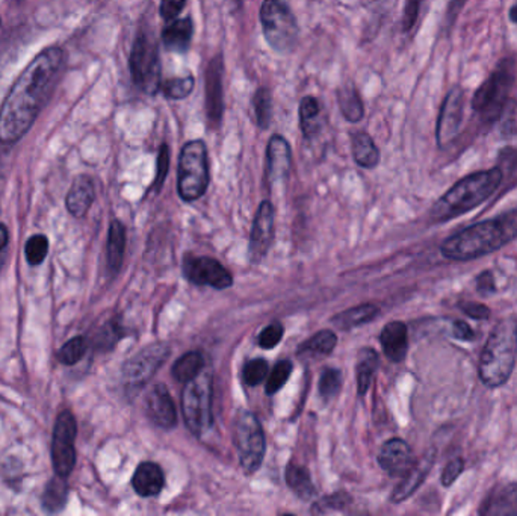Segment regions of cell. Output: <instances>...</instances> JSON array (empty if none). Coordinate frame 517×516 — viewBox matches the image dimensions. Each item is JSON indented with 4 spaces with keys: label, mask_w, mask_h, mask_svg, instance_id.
<instances>
[{
    "label": "cell",
    "mask_w": 517,
    "mask_h": 516,
    "mask_svg": "<svg viewBox=\"0 0 517 516\" xmlns=\"http://www.w3.org/2000/svg\"><path fill=\"white\" fill-rule=\"evenodd\" d=\"M66 64L61 47H47L29 62L0 107V142L14 144L29 132L51 101Z\"/></svg>",
    "instance_id": "6da1fadb"
},
{
    "label": "cell",
    "mask_w": 517,
    "mask_h": 516,
    "mask_svg": "<svg viewBox=\"0 0 517 516\" xmlns=\"http://www.w3.org/2000/svg\"><path fill=\"white\" fill-rule=\"evenodd\" d=\"M517 238V211L467 226L443 241L440 252L449 261H473L493 254Z\"/></svg>",
    "instance_id": "7a4b0ae2"
},
{
    "label": "cell",
    "mask_w": 517,
    "mask_h": 516,
    "mask_svg": "<svg viewBox=\"0 0 517 516\" xmlns=\"http://www.w3.org/2000/svg\"><path fill=\"white\" fill-rule=\"evenodd\" d=\"M503 170L495 167L473 173L458 181L434 203L432 208V222L445 223L478 208L489 198H492L493 193L503 183Z\"/></svg>",
    "instance_id": "3957f363"
},
{
    "label": "cell",
    "mask_w": 517,
    "mask_h": 516,
    "mask_svg": "<svg viewBox=\"0 0 517 516\" xmlns=\"http://www.w3.org/2000/svg\"><path fill=\"white\" fill-rule=\"evenodd\" d=\"M517 356V318L505 317L493 327L480 356L478 375L484 385L499 388L512 377Z\"/></svg>",
    "instance_id": "277c9868"
},
{
    "label": "cell",
    "mask_w": 517,
    "mask_h": 516,
    "mask_svg": "<svg viewBox=\"0 0 517 516\" xmlns=\"http://www.w3.org/2000/svg\"><path fill=\"white\" fill-rule=\"evenodd\" d=\"M262 31L277 53H291L300 36V28L289 0H263L261 6Z\"/></svg>",
    "instance_id": "5b68a950"
},
{
    "label": "cell",
    "mask_w": 517,
    "mask_h": 516,
    "mask_svg": "<svg viewBox=\"0 0 517 516\" xmlns=\"http://www.w3.org/2000/svg\"><path fill=\"white\" fill-rule=\"evenodd\" d=\"M209 182L211 174L206 144L201 140L186 142L179 157V196L185 202H194L205 196Z\"/></svg>",
    "instance_id": "8992f818"
},
{
    "label": "cell",
    "mask_w": 517,
    "mask_h": 516,
    "mask_svg": "<svg viewBox=\"0 0 517 516\" xmlns=\"http://www.w3.org/2000/svg\"><path fill=\"white\" fill-rule=\"evenodd\" d=\"M132 79L141 92L155 96L161 90V60L159 46L150 31L142 29L136 36L132 46L131 58Z\"/></svg>",
    "instance_id": "52a82bcc"
},
{
    "label": "cell",
    "mask_w": 517,
    "mask_h": 516,
    "mask_svg": "<svg viewBox=\"0 0 517 516\" xmlns=\"http://www.w3.org/2000/svg\"><path fill=\"white\" fill-rule=\"evenodd\" d=\"M514 81L512 60H504L492 71V75L478 86L473 94V111L481 114L486 122H497L503 116L504 108L507 105L508 93Z\"/></svg>",
    "instance_id": "ba28073f"
},
{
    "label": "cell",
    "mask_w": 517,
    "mask_h": 516,
    "mask_svg": "<svg viewBox=\"0 0 517 516\" xmlns=\"http://www.w3.org/2000/svg\"><path fill=\"white\" fill-rule=\"evenodd\" d=\"M182 410L192 435L206 433L212 425V375L201 371L182 392Z\"/></svg>",
    "instance_id": "9c48e42d"
},
{
    "label": "cell",
    "mask_w": 517,
    "mask_h": 516,
    "mask_svg": "<svg viewBox=\"0 0 517 516\" xmlns=\"http://www.w3.org/2000/svg\"><path fill=\"white\" fill-rule=\"evenodd\" d=\"M235 446L246 474L256 472L265 457V435L253 412L242 410L238 414L235 420Z\"/></svg>",
    "instance_id": "30bf717a"
},
{
    "label": "cell",
    "mask_w": 517,
    "mask_h": 516,
    "mask_svg": "<svg viewBox=\"0 0 517 516\" xmlns=\"http://www.w3.org/2000/svg\"><path fill=\"white\" fill-rule=\"evenodd\" d=\"M77 433L75 416L70 410L61 412L56 418L53 440H52V462L56 476L69 477L76 465L75 439Z\"/></svg>",
    "instance_id": "8fae6325"
},
{
    "label": "cell",
    "mask_w": 517,
    "mask_h": 516,
    "mask_svg": "<svg viewBox=\"0 0 517 516\" xmlns=\"http://www.w3.org/2000/svg\"><path fill=\"white\" fill-rule=\"evenodd\" d=\"M170 349L166 344L147 345L146 349L132 356L126 364L123 365V380L127 386H142L155 375L166 358Z\"/></svg>",
    "instance_id": "7c38bea8"
},
{
    "label": "cell",
    "mask_w": 517,
    "mask_h": 516,
    "mask_svg": "<svg viewBox=\"0 0 517 516\" xmlns=\"http://www.w3.org/2000/svg\"><path fill=\"white\" fill-rule=\"evenodd\" d=\"M224 55L216 53L207 64L205 77L206 117L211 127L216 129L224 117Z\"/></svg>",
    "instance_id": "4fadbf2b"
},
{
    "label": "cell",
    "mask_w": 517,
    "mask_h": 516,
    "mask_svg": "<svg viewBox=\"0 0 517 516\" xmlns=\"http://www.w3.org/2000/svg\"><path fill=\"white\" fill-rule=\"evenodd\" d=\"M183 274L191 284L226 289L233 284L231 274L216 259L207 256H188L183 263Z\"/></svg>",
    "instance_id": "5bb4252c"
},
{
    "label": "cell",
    "mask_w": 517,
    "mask_h": 516,
    "mask_svg": "<svg viewBox=\"0 0 517 516\" xmlns=\"http://www.w3.org/2000/svg\"><path fill=\"white\" fill-rule=\"evenodd\" d=\"M464 114V92L460 86H454L443 101L442 109L437 120L436 137L439 147L451 144L462 127Z\"/></svg>",
    "instance_id": "9a60e30c"
},
{
    "label": "cell",
    "mask_w": 517,
    "mask_h": 516,
    "mask_svg": "<svg viewBox=\"0 0 517 516\" xmlns=\"http://www.w3.org/2000/svg\"><path fill=\"white\" fill-rule=\"evenodd\" d=\"M272 238H274V206L271 202L265 200L257 209L250 235L248 250L253 262H261L262 259L265 258V254L271 247Z\"/></svg>",
    "instance_id": "2e32d148"
},
{
    "label": "cell",
    "mask_w": 517,
    "mask_h": 516,
    "mask_svg": "<svg viewBox=\"0 0 517 516\" xmlns=\"http://www.w3.org/2000/svg\"><path fill=\"white\" fill-rule=\"evenodd\" d=\"M378 464L389 476L402 477L415 464L412 448L400 438L389 439L380 450Z\"/></svg>",
    "instance_id": "e0dca14e"
},
{
    "label": "cell",
    "mask_w": 517,
    "mask_h": 516,
    "mask_svg": "<svg viewBox=\"0 0 517 516\" xmlns=\"http://www.w3.org/2000/svg\"><path fill=\"white\" fill-rule=\"evenodd\" d=\"M292 167V152L287 138L272 135L266 149V174L270 182L287 181Z\"/></svg>",
    "instance_id": "ac0fdd59"
},
{
    "label": "cell",
    "mask_w": 517,
    "mask_h": 516,
    "mask_svg": "<svg viewBox=\"0 0 517 516\" xmlns=\"http://www.w3.org/2000/svg\"><path fill=\"white\" fill-rule=\"evenodd\" d=\"M436 462V450L430 448V450L422 456L419 461L413 464L412 468L407 471L406 474L402 476V481L393 489L391 500L393 503H401L407 500L408 496H413L416 492L417 488L424 483L427 479L432 465Z\"/></svg>",
    "instance_id": "d6986e66"
},
{
    "label": "cell",
    "mask_w": 517,
    "mask_h": 516,
    "mask_svg": "<svg viewBox=\"0 0 517 516\" xmlns=\"http://www.w3.org/2000/svg\"><path fill=\"white\" fill-rule=\"evenodd\" d=\"M147 412L150 420L162 429H173L177 423L176 407L164 385H156L147 397Z\"/></svg>",
    "instance_id": "ffe728a7"
},
{
    "label": "cell",
    "mask_w": 517,
    "mask_h": 516,
    "mask_svg": "<svg viewBox=\"0 0 517 516\" xmlns=\"http://www.w3.org/2000/svg\"><path fill=\"white\" fill-rule=\"evenodd\" d=\"M380 343L387 359L392 362H402L408 351V332L402 321H391L384 326L380 335Z\"/></svg>",
    "instance_id": "44dd1931"
},
{
    "label": "cell",
    "mask_w": 517,
    "mask_h": 516,
    "mask_svg": "<svg viewBox=\"0 0 517 516\" xmlns=\"http://www.w3.org/2000/svg\"><path fill=\"white\" fill-rule=\"evenodd\" d=\"M480 513L484 516H517V483L493 491L482 501Z\"/></svg>",
    "instance_id": "7402d4cb"
},
{
    "label": "cell",
    "mask_w": 517,
    "mask_h": 516,
    "mask_svg": "<svg viewBox=\"0 0 517 516\" xmlns=\"http://www.w3.org/2000/svg\"><path fill=\"white\" fill-rule=\"evenodd\" d=\"M96 198V189L93 179L79 176L71 183L70 191L67 194V209L76 218H81L90 211L91 205Z\"/></svg>",
    "instance_id": "603a6c76"
},
{
    "label": "cell",
    "mask_w": 517,
    "mask_h": 516,
    "mask_svg": "<svg viewBox=\"0 0 517 516\" xmlns=\"http://www.w3.org/2000/svg\"><path fill=\"white\" fill-rule=\"evenodd\" d=\"M194 25L190 17L174 19L162 31V44L166 51L185 53L191 46Z\"/></svg>",
    "instance_id": "cb8c5ba5"
},
{
    "label": "cell",
    "mask_w": 517,
    "mask_h": 516,
    "mask_svg": "<svg viewBox=\"0 0 517 516\" xmlns=\"http://www.w3.org/2000/svg\"><path fill=\"white\" fill-rule=\"evenodd\" d=\"M164 472L159 465L153 462H144L136 468L135 474L132 477V486L136 494L141 496H155L164 488Z\"/></svg>",
    "instance_id": "d4e9b609"
},
{
    "label": "cell",
    "mask_w": 517,
    "mask_h": 516,
    "mask_svg": "<svg viewBox=\"0 0 517 516\" xmlns=\"http://www.w3.org/2000/svg\"><path fill=\"white\" fill-rule=\"evenodd\" d=\"M352 157L362 168H376L380 164V150L368 132L359 131L351 137Z\"/></svg>",
    "instance_id": "484cf974"
},
{
    "label": "cell",
    "mask_w": 517,
    "mask_h": 516,
    "mask_svg": "<svg viewBox=\"0 0 517 516\" xmlns=\"http://www.w3.org/2000/svg\"><path fill=\"white\" fill-rule=\"evenodd\" d=\"M337 103L347 122L359 123L365 117L362 97L354 85H343L337 90Z\"/></svg>",
    "instance_id": "4316f807"
},
{
    "label": "cell",
    "mask_w": 517,
    "mask_h": 516,
    "mask_svg": "<svg viewBox=\"0 0 517 516\" xmlns=\"http://www.w3.org/2000/svg\"><path fill=\"white\" fill-rule=\"evenodd\" d=\"M380 360H378L377 351L372 349H362L357 356V391L359 395L367 394V391L371 386L374 375L377 371Z\"/></svg>",
    "instance_id": "83f0119b"
},
{
    "label": "cell",
    "mask_w": 517,
    "mask_h": 516,
    "mask_svg": "<svg viewBox=\"0 0 517 516\" xmlns=\"http://www.w3.org/2000/svg\"><path fill=\"white\" fill-rule=\"evenodd\" d=\"M378 312L380 310L374 304H360V306L348 309V310H343L341 314L335 315L332 318V323L342 330L354 329V327H359L362 324L372 321L377 317Z\"/></svg>",
    "instance_id": "f1b7e54d"
},
{
    "label": "cell",
    "mask_w": 517,
    "mask_h": 516,
    "mask_svg": "<svg viewBox=\"0 0 517 516\" xmlns=\"http://www.w3.org/2000/svg\"><path fill=\"white\" fill-rule=\"evenodd\" d=\"M125 248H126V229L118 222L114 220L109 228L108 235V265L116 273L120 269L123 258H125Z\"/></svg>",
    "instance_id": "f546056e"
},
{
    "label": "cell",
    "mask_w": 517,
    "mask_h": 516,
    "mask_svg": "<svg viewBox=\"0 0 517 516\" xmlns=\"http://www.w3.org/2000/svg\"><path fill=\"white\" fill-rule=\"evenodd\" d=\"M321 105L315 97L307 96L300 103V127H302L303 135L311 138L317 137L318 132L321 131Z\"/></svg>",
    "instance_id": "4dcf8cb0"
},
{
    "label": "cell",
    "mask_w": 517,
    "mask_h": 516,
    "mask_svg": "<svg viewBox=\"0 0 517 516\" xmlns=\"http://www.w3.org/2000/svg\"><path fill=\"white\" fill-rule=\"evenodd\" d=\"M287 483L292 492L302 500H311L315 496V486L311 483V474L303 466L295 464L287 466Z\"/></svg>",
    "instance_id": "1f68e13d"
},
{
    "label": "cell",
    "mask_w": 517,
    "mask_h": 516,
    "mask_svg": "<svg viewBox=\"0 0 517 516\" xmlns=\"http://www.w3.org/2000/svg\"><path fill=\"white\" fill-rule=\"evenodd\" d=\"M203 368H205V359H203L201 353L190 351L177 359L176 364L173 367V375L182 383H188L192 379H196Z\"/></svg>",
    "instance_id": "d6a6232c"
},
{
    "label": "cell",
    "mask_w": 517,
    "mask_h": 516,
    "mask_svg": "<svg viewBox=\"0 0 517 516\" xmlns=\"http://www.w3.org/2000/svg\"><path fill=\"white\" fill-rule=\"evenodd\" d=\"M67 477L56 476L53 480L45 486L44 496H43V504L47 512H60L64 509L69 496V485L66 481Z\"/></svg>",
    "instance_id": "836d02e7"
},
{
    "label": "cell",
    "mask_w": 517,
    "mask_h": 516,
    "mask_svg": "<svg viewBox=\"0 0 517 516\" xmlns=\"http://www.w3.org/2000/svg\"><path fill=\"white\" fill-rule=\"evenodd\" d=\"M337 344L336 335L332 330H321L315 336L302 344L298 353H311V355L327 356L332 353Z\"/></svg>",
    "instance_id": "e575fe53"
},
{
    "label": "cell",
    "mask_w": 517,
    "mask_h": 516,
    "mask_svg": "<svg viewBox=\"0 0 517 516\" xmlns=\"http://www.w3.org/2000/svg\"><path fill=\"white\" fill-rule=\"evenodd\" d=\"M253 108L256 114L257 126L261 129H268L272 118V96L271 92L266 86L257 88L253 96Z\"/></svg>",
    "instance_id": "d590c367"
},
{
    "label": "cell",
    "mask_w": 517,
    "mask_h": 516,
    "mask_svg": "<svg viewBox=\"0 0 517 516\" xmlns=\"http://www.w3.org/2000/svg\"><path fill=\"white\" fill-rule=\"evenodd\" d=\"M194 85H196L194 77L188 75V77H173V79L162 82L161 90L164 96L170 101H183L191 94Z\"/></svg>",
    "instance_id": "8d00e7d4"
},
{
    "label": "cell",
    "mask_w": 517,
    "mask_h": 516,
    "mask_svg": "<svg viewBox=\"0 0 517 516\" xmlns=\"http://www.w3.org/2000/svg\"><path fill=\"white\" fill-rule=\"evenodd\" d=\"M86 351L85 339L82 336H76V338L67 341L66 344L62 345V349L58 353V359L61 364L75 365L84 358Z\"/></svg>",
    "instance_id": "74e56055"
},
{
    "label": "cell",
    "mask_w": 517,
    "mask_h": 516,
    "mask_svg": "<svg viewBox=\"0 0 517 516\" xmlns=\"http://www.w3.org/2000/svg\"><path fill=\"white\" fill-rule=\"evenodd\" d=\"M292 373L291 360H280L279 364L272 368L271 375L266 382V394L274 395L276 392L287 385V379Z\"/></svg>",
    "instance_id": "f35d334b"
},
{
    "label": "cell",
    "mask_w": 517,
    "mask_h": 516,
    "mask_svg": "<svg viewBox=\"0 0 517 516\" xmlns=\"http://www.w3.org/2000/svg\"><path fill=\"white\" fill-rule=\"evenodd\" d=\"M26 259L30 265H41L49 254V239L44 235H34L26 243Z\"/></svg>",
    "instance_id": "ab89813d"
},
{
    "label": "cell",
    "mask_w": 517,
    "mask_h": 516,
    "mask_svg": "<svg viewBox=\"0 0 517 516\" xmlns=\"http://www.w3.org/2000/svg\"><path fill=\"white\" fill-rule=\"evenodd\" d=\"M341 371L328 368V370L322 373L321 380H319V394H321L322 399L330 400L333 397H336L339 394V391H341Z\"/></svg>",
    "instance_id": "60d3db41"
},
{
    "label": "cell",
    "mask_w": 517,
    "mask_h": 516,
    "mask_svg": "<svg viewBox=\"0 0 517 516\" xmlns=\"http://www.w3.org/2000/svg\"><path fill=\"white\" fill-rule=\"evenodd\" d=\"M270 365L265 359H253L244 367V382L246 385L256 386L265 380Z\"/></svg>",
    "instance_id": "b9f144b4"
},
{
    "label": "cell",
    "mask_w": 517,
    "mask_h": 516,
    "mask_svg": "<svg viewBox=\"0 0 517 516\" xmlns=\"http://www.w3.org/2000/svg\"><path fill=\"white\" fill-rule=\"evenodd\" d=\"M283 334H285V329L280 323L270 324L259 335V345L262 349H274L283 338Z\"/></svg>",
    "instance_id": "7bdbcfd3"
},
{
    "label": "cell",
    "mask_w": 517,
    "mask_h": 516,
    "mask_svg": "<svg viewBox=\"0 0 517 516\" xmlns=\"http://www.w3.org/2000/svg\"><path fill=\"white\" fill-rule=\"evenodd\" d=\"M345 506H348V496L345 494H336V496H326L321 501H318L311 512L313 513H330V512L343 511Z\"/></svg>",
    "instance_id": "ee69618b"
},
{
    "label": "cell",
    "mask_w": 517,
    "mask_h": 516,
    "mask_svg": "<svg viewBox=\"0 0 517 516\" xmlns=\"http://www.w3.org/2000/svg\"><path fill=\"white\" fill-rule=\"evenodd\" d=\"M170 168V149L166 144H162L158 155V170H156L155 189L156 193L161 191L162 185L166 182V174Z\"/></svg>",
    "instance_id": "f6af8a7d"
},
{
    "label": "cell",
    "mask_w": 517,
    "mask_h": 516,
    "mask_svg": "<svg viewBox=\"0 0 517 516\" xmlns=\"http://www.w3.org/2000/svg\"><path fill=\"white\" fill-rule=\"evenodd\" d=\"M422 0H406L404 5V16H402V31H412L413 26L416 25L419 11H421Z\"/></svg>",
    "instance_id": "bcb514c9"
},
{
    "label": "cell",
    "mask_w": 517,
    "mask_h": 516,
    "mask_svg": "<svg viewBox=\"0 0 517 516\" xmlns=\"http://www.w3.org/2000/svg\"><path fill=\"white\" fill-rule=\"evenodd\" d=\"M463 470H464V461L462 457H454L452 461L448 462L442 472V485L447 488L454 485V481L462 476Z\"/></svg>",
    "instance_id": "7dc6e473"
},
{
    "label": "cell",
    "mask_w": 517,
    "mask_h": 516,
    "mask_svg": "<svg viewBox=\"0 0 517 516\" xmlns=\"http://www.w3.org/2000/svg\"><path fill=\"white\" fill-rule=\"evenodd\" d=\"M186 0H161V17L166 21L174 20L179 17L183 8H185Z\"/></svg>",
    "instance_id": "c3c4849f"
},
{
    "label": "cell",
    "mask_w": 517,
    "mask_h": 516,
    "mask_svg": "<svg viewBox=\"0 0 517 516\" xmlns=\"http://www.w3.org/2000/svg\"><path fill=\"white\" fill-rule=\"evenodd\" d=\"M463 312L473 319H488L490 317V309L486 304L477 302H463L460 303Z\"/></svg>",
    "instance_id": "681fc988"
},
{
    "label": "cell",
    "mask_w": 517,
    "mask_h": 516,
    "mask_svg": "<svg viewBox=\"0 0 517 516\" xmlns=\"http://www.w3.org/2000/svg\"><path fill=\"white\" fill-rule=\"evenodd\" d=\"M477 291L478 294H481L482 297H488V295H492L497 291V285H495V278L490 271H484V273H480L477 278Z\"/></svg>",
    "instance_id": "f907efd6"
},
{
    "label": "cell",
    "mask_w": 517,
    "mask_h": 516,
    "mask_svg": "<svg viewBox=\"0 0 517 516\" xmlns=\"http://www.w3.org/2000/svg\"><path fill=\"white\" fill-rule=\"evenodd\" d=\"M452 335L460 341H471V339L475 338L473 327L464 321H456L452 324Z\"/></svg>",
    "instance_id": "816d5d0a"
},
{
    "label": "cell",
    "mask_w": 517,
    "mask_h": 516,
    "mask_svg": "<svg viewBox=\"0 0 517 516\" xmlns=\"http://www.w3.org/2000/svg\"><path fill=\"white\" fill-rule=\"evenodd\" d=\"M8 239H10L8 238V230H6V228L4 226V224H0V250L6 247Z\"/></svg>",
    "instance_id": "f5cc1de1"
},
{
    "label": "cell",
    "mask_w": 517,
    "mask_h": 516,
    "mask_svg": "<svg viewBox=\"0 0 517 516\" xmlns=\"http://www.w3.org/2000/svg\"><path fill=\"white\" fill-rule=\"evenodd\" d=\"M510 19H512L513 23H517V4L510 10Z\"/></svg>",
    "instance_id": "db71d44e"
},
{
    "label": "cell",
    "mask_w": 517,
    "mask_h": 516,
    "mask_svg": "<svg viewBox=\"0 0 517 516\" xmlns=\"http://www.w3.org/2000/svg\"><path fill=\"white\" fill-rule=\"evenodd\" d=\"M363 4H365V5H371V4H374V2H377V0H362Z\"/></svg>",
    "instance_id": "11a10c76"
},
{
    "label": "cell",
    "mask_w": 517,
    "mask_h": 516,
    "mask_svg": "<svg viewBox=\"0 0 517 516\" xmlns=\"http://www.w3.org/2000/svg\"><path fill=\"white\" fill-rule=\"evenodd\" d=\"M233 2H235V4H237L238 6L241 5L242 4V0H233Z\"/></svg>",
    "instance_id": "9f6ffc18"
},
{
    "label": "cell",
    "mask_w": 517,
    "mask_h": 516,
    "mask_svg": "<svg viewBox=\"0 0 517 516\" xmlns=\"http://www.w3.org/2000/svg\"><path fill=\"white\" fill-rule=\"evenodd\" d=\"M0 23H2V20H0Z\"/></svg>",
    "instance_id": "6f0895ef"
}]
</instances>
